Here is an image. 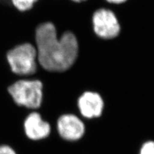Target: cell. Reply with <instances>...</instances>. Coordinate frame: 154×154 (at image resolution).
<instances>
[{"mask_svg": "<svg viewBox=\"0 0 154 154\" xmlns=\"http://www.w3.org/2000/svg\"><path fill=\"white\" fill-rule=\"evenodd\" d=\"M57 127L60 136L69 141L79 139L82 137L85 131L82 122L72 114H66L60 117Z\"/></svg>", "mask_w": 154, "mask_h": 154, "instance_id": "5b68a950", "label": "cell"}, {"mask_svg": "<svg viewBox=\"0 0 154 154\" xmlns=\"http://www.w3.org/2000/svg\"><path fill=\"white\" fill-rule=\"evenodd\" d=\"M8 91L17 105L30 109L40 107L42 98V84L41 81L19 80L10 86Z\"/></svg>", "mask_w": 154, "mask_h": 154, "instance_id": "3957f363", "label": "cell"}, {"mask_svg": "<svg viewBox=\"0 0 154 154\" xmlns=\"http://www.w3.org/2000/svg\"><path fill=\"white\" fill-rule=\"evenodd\" d=\"M24 127L26 136L33 140H38L46 137L50 133V126L43 121L41 115L33 112L26 118Z\"/></svg>", "mask_w": 154, "mask_h": 154, "instance_id": "52a82bcc", "label": "cell"}, {"mask_svg": "<svg viewBox=\"0 0 154 154\" xmlns=\"http://www.w3.org/2000/svg\"><path fill=\"white\" fill-rule=\"evenodd\" d=\"M93 29L95 35L104 40H111L118 36L120 25L115 14L109 9L100 8L92 16Z\"/></svg>", "mask_w": 154, "mask_h": 154, "instance_id": "277c9868", "label": "cell"}, {"mask_svg": "<svg viewBox=\"0 0 154 154\" xmlns=\"http://www.w3.org/2000/svg\"><path fill=\"white\" fill-rule=\"evenodd\" d=\"M0 154H17L12 148L7 145L0 146Z\"/></svg>", "mask_w": 154, "mask_h": 154, "instance_id": "30bf717a", "label": "cell"}, {"mask_svg": "<svg viewBox=\"0 0 154 154\" xmlns=\"http://www.w3.org/2000/svg\"><path fill=\"white\" fill-rule=\"evenodd\" d=\"M79 107L85 118L98 117L102 112L103 102L98 93L85 92L79 100Z\"/></svg>", "mask_w": 154, "mask_h": 154, "instance_id": "8992f818", "label": "cell"}, {"mask_svg": "<svg viewBox=\"0 0 154 154\" xmlns=\"http://www.w3.org/2000/svg\"><path fill=\"white\" fill-rule=\"evenodd\" d=\"M12 5L20 12H25L32 8L38 0H11Z\"/></svg>", "mask_w": 154, "mask_h": 154, "instance_id": "ba28073f", "label": "cell"}, {"mask_svg": "<svg viewBox=\"0 0 154 154\" xmlns=\"http://www.w3.org/2000/svg\"><path fill=\"white\" fill-rule=\"evenodd\" d=\"M106 2L110 4L113 5H121L126 2L127 0H105Z\"/></svg>", "mask_w": 154, "mask_h": 154, "instance_id": "8fae6325", "label": "cell"}, {"mask_svg": "<svg viewBox=\"0 0 154 154\" xmlns=\"http://www.w3.org/2000/svg\"><path fill=\"white\" fill-rule=\"evenodd\" d=\"M35 47L37 62L50 71L62 72L73 65L79 56L77 38L70 31L64 32L59 38L51 23L38 25L35 30Z\"/></svg>", "mask_w": 154, "mask_h": 154, "instance_id": "6da1fadb", "label": "cell"}, {"mask_svg": "<svg viewBox=\"0 0 154 154\" xmlns=\"http://www.w3.org/2000/svg\"><path fill=\"white\" fill-rule=\"evenodd\" d=\"M140 154H154V141H149L143 144Z\"/></svg>", "mask_w": 154, "mask_h": 154, "instance_id": "9c48e42d", "label": "cell"}, {"mask_svg": "<svg viewBox=\"0 0 154 154\" xmlns=\"http://www.w3.org/2000/svg\"><path fill=\"white\" fill-rule=\"evenodd\" d=\"M71 1L75 3H82V2H84L86 1V0H71Z\"/></svg>", "mask_w": 154, "mask_h": 154, "instance_id": "7c38bea8", "label": "cell"}, {"mask_svg": "<svg viewBox=\"0 0 154 154\" xmlns=\"http://www.w3.org/2000/svg\"><path fill=\"white\" fill-rule=\"evenodd\" d=\"M6 59L14 73L30 75L36 71L37 51L31 43H23L11 48L6 53Z\"/></svg>", "mask_w": 154, "mask_h": 154, "instance_id": "7a4b0ae2", "label": "cell"}]
</instances>
